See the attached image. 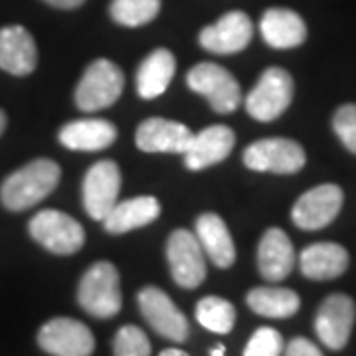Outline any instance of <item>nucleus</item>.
<instances>
[{"label":"nucleus","instance_id":"nucleus-4","mask_svg":"<svg viewBox=\"0 0 356 356\" xmlns=\"http://www.w3.org/2000/svg\"><path fill=\"white\" fill-rule=\"evenodd\" d=\"M293 77L283 67H267L255 88L245 97V111L255 121H275L293 102Z\"/></svg>","mask_w":356,"mask_h":356},{"label":"nucleus","instance_id":"nucleus-20","mask_svg":"<svg viewBox=\"0 0 356 356\" xmlns=\"http://www.w3.org/2000/svg\"><path fill=\"white\" fill-rule=\"evenodd\" d=\"M299 267L307 280H337L348 267V252L334 242L313 243L299 255Z\"/></svg>","mask_w":356,"mask_h":356},{"label":"nucleus","instance_id":"nucleus-23","mask_svg":"<svg viewBox=\"0 0 356 356\" xmlns=\"http://www.w3.org/2000/svg\"><path fill=\"white\" fill-rule=\"evenodd\" d=\"M161 214V204L153 196H137L125 202H117L115 208L103 220L109 234H125L131 229L153 224Z\"/></svg>","mask_w":356,"mask_h":356},{"label":"nucleus","instance_id":"nucleus-12","mask_svg":"<svg viewBox=\"0 0 356 356\" xmlns=\"http://www.w3.org/2000/svg\"><path fill=\"white\" fill-rule=\"evenodd\" d=\"M344 194L337 184H321L317 188L307 191L291 210V220L295 226L307 232L329 226L339 216L343 208Z\"/></svg>","mask_w":356,"mask_h":356},{"label":"nucleus","instance_id":"nucleus-18","mask_svg":"<svg viewBox=\"0 0 356 356\" xmlns=\"http://www.w3.org/2000/svg\"><path fill=\"white\" fill-rule=\"evenodd\" d=\"M257 267L261 277L271 283L289 277L295 267V250L281 228H269L257 248Z\"/></svg>","mask_w":356,"mask_h":356},{"label":"nucleus","instance_id":"nucleus-32","mask_svg":"<svg viewBox=\"0 0 356 356\" xmlns=\"http://www.w3.org/2000/svg\"><path fill=\"white\" fill-rule=\"evenodd\" d=\"M44 2H48L50 6H56V8H62V10H72V8L81 6L86 0H44Z\"/></svg>","mask_w":356,"mask_h":356},{"label":"nucleus","instance_id":"nucleus-15","mask_svg":"<svg viewBox=\"0 0 356 356\" xmlns=\"http://www.w3.org/2000/svg\"><path fill=\"white\" fill-rule=\"evenodd\" d=\"M191 129L177 121L153 117L143 121L137 129V147L145 153H178L184 154L192 140Z\"/></svg>","mask_w":356,"mask_h":356},{"label":"nucleus","instance_id":"nucleus-16","mask_svg":"<svg viewBox=\"0 0 356 356\" xmlns=\"http://www.w3.org/2000/svg\"><path fill=\"white\" fill-rule=\"evenodd\" d=\"M38 64V50L24 26L0 28V70L13 76H28Z\"/></svg>","mask_w":356,"mask_h":356},{"label":"nucleus","instance_id":"nucleus-29","mask_svg":"<svg viewBox=\"0 0 356 356\" xmlns=\"http://www.w3.org/2000/svg\"><path fill=\"white\" fill-rule=\"evenodd\" d=\"M283 337L271 327H261L252 334L250 343L243 350V356H281Z\"/></svg>","mask_w":356,"mask_h":356},{"label":"nucleus","instance_id":"nucleus-14","mask_svg":"<svg viewBox=\"0 0 356 356\" xmlns=\"http://www.w3.org/2000/svg\"><path fill=\"white\" fill-rule=\"evenodd\" d=\"M254 36V24L250 16L240 10L224 14L216 24L206 26L200 32V46L204 50L228 56L242 51Z\"/></svg>","mask_w":356,"mask_h":356},{"label":"nucleus","instance_id":"nucleus-26","mask_svg":"<svg viewBox=\"0 0 356 356\" xmlns=\"http://www.w3.org/2000/svg\"><path fill=\"white\" fill-rule=\"evenodd\" d=\"M194 315L204 329L216 332V334H228L234 329V323H236L234 305L226 299L214 297V295L200 299Z\"/></svg>","mask_w":356,"mask_h":356},{"label":"nucleus","instance_id":"nucleus-27","mask_svg":"<svg viewBox=\"0 0 356 356\" xmlns=\"http://www.w3.org/2000/svg\"><path fill=\"white\" fill-rule=\"evenodd\" d=\"M161 10V0H113L109 13L117 24L137 28L149 24Z\"/></svg>","mask_w":356,"mask_h":356},{"label":"nucleus","instance_id":"nucleus-19","mask_svg":"<svg viewBox=\"0 0 356 356\" xmlns=\"http://www.w3.org/2000/svg\"><path fill=\"white\" fill-rule=\"evenodd\" d=\"M261 36L267 46L275 50H291L307 40V26L303 18L289 8H269L259 22Z\"/></svg>","mask_w":356,"mask_h":356},{"label":"nucleus","instance_id":"nucleus-6","mask_svg":"<svg viewBox=\"0 0 356 356\" xmlns=\"http://www.w3.org/2000/svg\"><path fill=\"white\" fill-rule=\"evenodd\" d=\"M30 236L56 255H72L86 242L81 224L60 210H42L28 224Z\"/></svg>","mask_w":356,"mask_h":356},{"label":"nucleus","instance_id":"nucleus-13","mask_svg":"<svg viewBox=\"0 0 356 356\" xmlns=\"http://www.w3.org/2000/svg\"><path fill=\"white\" fill-rule=\"evenodd\" d=\"M121 192V172L113 161H99L83 178V206L93 220L103 222L115 208Z\"/></svg>","mask_w":356,"mask_h":356},{"label":"nucleus","instance_id":"nucleus-10","mask_svg":"<svg viewBox=\"0 0 356 356\" xmlns=\"http://www.w3.org/2000/svg\"><path fill=\"white\" fill-rule=\"evenodd\" d=\"M38 344L51 356H89L95 348V339L81 321L58 317L50 318L40 329Z\"/></svg>","mask_w":356,"mask_h":356},{"label":"nucleus","instance_id":"nucleus-9","mask_svg":"<svg viewBox=\"0 0 356 356\" xmlns=\"http://www.w3.org/2000/svg\"><path fill=\"white\" fill-rule=\"evenodd\" d=\"M139 309L145 321L161 337L172 343H184L191 334L188 318L178 309L172 299L159 287H143L139 291Z\"/></svg>","mask_w":356,"mask_h":356},{"label":"nucleus","instance_id":"nucleus-11","mask_svg":"<svg viewBox=\"0 0 356 356\" xmlns=\"http://www.w3.org/2000/svg\"><path fill=\"white\" fill-rule=\"evenodd\" d=\"M355 321V301L348 295L334 293V295H329L318 307L317 317H315V331L325 346H329L331 350H343L348 344Z\"/></svg>","mask_w":356,"mask_h":356},{"label":"nucleus","instance_id":"nucleus-1","mask_svg":"<svg viewBox=\"0 0 356 356\" xmlns=\"http://www.w3.org/2000/svg\"><path fill=\"white\" fill-rule=\"evenodd\" d=\"M62 170L58 163L50 159H36L10 177L4 178L0 186V200L4 208L13 212H22L42 200H46L60 184Z\"/></svg>","mask_w":356,"mask_h":356},{"label":"nucleus","instance_id":"nucleus-17","mask_svg":"<svg viewBox=\"0 0 356 356\" xmlns=\"http://www.w3.org/2000/svg\"><path fill=\"white\" fill-rule=\"evenodd\" d=\"M234 131L226 125L206 127L198 135H192L191 145L184 151V163L191 170H202L222 163L234 149Z\"/></svg>","mask_w":356,"mask_h":356},{"label":"nucleus","instance_id":"nucleus-7","mask_svg":"<svg viewBox=\"0 0 356 356\" xmlns=\"http://www.w3.org/2000/svg\"><path fill=\"white\" fill-rule=\"evenodd\" d=\"M166 259L172 280L184 289H196L206 280V254L196 234L175 229L166 243Z\"/></svg>","mask_w":356,"mask_h":356},{"label":"nucleus","instance_id":"nucleus-25","mask_svg":"<svg viewBox=\"0 0 356 356\" xmlns=\"http://www.w3.org/2000/svg\"><path fill=\"white\" fill-rule=\"evenodd\" d=\"M248 305L261 317L287 318L299 311L301 299L287 287H255L248 293Z\"/></svg>","mask_w":356,"mask_h":356},{"label":"nucleus","instance_id":"nucleus-22","mask_svg":"<svg viewBox=\"0 0 356 356\" xmlns=\"http://www.w3.org/2000/svg\"><path fill=\"white\" fill-rule=\"evenodd\" d=\"M196 238L202 245L206 257H210L218 267L226 269L234 266L236 261L234 240L229 236L228 226L218 214L206 212L196 220Z\"/></svg>","mask_w":356,"mask_h":356},{"label":"nucleus","instance_id":"nucleus-24","mask_svg":"<svg viewBox=\"0 0 356 356\" xmlns=\"http://www.w3.org/2000/svg\"><path fill=\"white\" fill-rule=\"evenodd\" d=\"M175 70H177V60L172 51H168L166 48L151 51L143 60L137 72V91L140 97L154 99L163 95L175 77Z\"/></svg>","mask_w":356,"mask_h":356},{"label":"nucleus","instance_id":"nucleus-8","mask_svg":"<svg viewBox=\"0 0 356 356\" xmlns=\"http://www.w3.org/2000/svg\"><path fill=\"white\" fill-rule=\"evenodd\" d=\"M305 151L291 139H261L243 151V163L257 172L295 175L305 166Z\"/></svg>","mask_w":356,"mask_h":356},{"label":"nucleus","instance_id":"nucleus-31","mask_svg":"<svg viewBox=\"0 0 356 356\" xmlns=\"http://www.w3.org/2000/svg\"><path fill=\"white\" fill-rule=\"evenodd\" d=\"M285 356H323L315 343H311L309 339L297 337L285 348Z\"/></svg>","mask_w":356,"mask_h":356},{"label":"nucleus","instance_id":"nucleus-28","mask_svg":"<svg viewBox=\"0 0 356 356\" xmlns=\"http://www.w3.org/2000/svg\"><path fill=\"white\" fill-rule=\"evenodd\" d=\"M151 341L143 329L135 325L121 327L113 341L115 356H151Z\"/></svg>","mask_w":356,"mask_h":356},{"label":"nucleus","instance_id":"nucleus-35","mask_svg":"<svg viewBox=\"0 0 356 356\" xmlns=\"http://www.w3.org/2000/svg\"><path fill=\"white\" fill-rule=\"evenodd\" d=\"M210 356H224V346L220 344L216 348H212V350H210Z\"/></svg>","mask_w":356,"mask_h":356},{"label":"nucleus","instance_id":"nucleus-3","mask_svg":"<svg viewBox=\"0 0 356 356\" xmlns=\"http://www.w3.org/2000/svg\"><path fill=\"white\" fill-rule=\"evenodd\" d=\"M123 72L109 60H95L88 65L76 89V105L86 111H102L111 107L123 93Z\"/></svg>","mask_w":356,"mask_h":356},{"label":"nucleus","instance_id":"nucleus-30","mask_svg":"<svg viewBox=\"0 0 356 356\" xmlns=\"http://www.w3.org/2000/svg\"><path fill=\"white\" fill-rule=\"evenodd\" d=\"M332 129L344 147L356 154V105L346 103L339 107L332 117Z\"/></svg>","mask_w":356,"mask_h":356},{"label":"nucleus","instance_id":"nucleus-33","mask_svg":"<svg viewBox=\"0 0 356 356\" xmlns=\"http://www.w3.org/2000/svg\"><path fill=\"white\" fill-rule=\"evenodd\" d=\"M161 356H191L188 353H184V350H180V348H165Z\"/></svg>","mask_w":356,"mask_h":356},{"label":"nucleus","instance_id":"nucleus-21","mask_svg":"<svg viewBox=\"0 0 356 356\" xmlns=\"http://www.w3.org/2000/svg\"><path fill=\"white\" fill-rule=\"evenodd\" d=\"M58 137L70 151L93 153L113 145L117 139V129L105 119H79L64 125Z\"/></svg>","mask_w":356,"mask_h":356},{"label":"nucleus","instance_id":"nucleus-2","mask_svg":"<svg viewBox=\"0 0 356 356\" xmlns=\"http://www.w3.org/2000/svg\"><path fill=\"white\" fill-rule=\"evenodd\" d=\"M77 301L81 309L93 317H115L123 305L117 267L109 261H97L89 267L79 281Z\"/></svg>","mask_w":356,"mask_h":356},{"label":"nucleus","instance_id":"nucleus-5","mask_svg":"<svg viewBox=\"0 0 356 356\" xmlns=\"http://www.w3.org/2000/svg\"><path fill=\"white\" fill-rule=\"evenodd\" d=\"M188 88L208 99L216 113H234L242 103V89L238 79L226 67L204 62L192 67L186 76Z\"/></svg>","mask_w":356,"mask_h":356},{"label":"nucleus","instance_id":"nucleus-34","mask_svg":"<svg viewBox=\"0 0 356 356\" xmlns=\"http://www.w3.org/2000/svg\"><path fill=\"white\" fill-rule=\"evenodd\" d=\"M4 129H6V113L0 109V135L4 133Z\"/></svg>","mask_w":356,"mask_h":356}]
</instances>
